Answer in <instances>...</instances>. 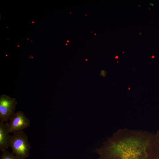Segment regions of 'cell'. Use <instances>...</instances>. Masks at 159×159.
Returning a JSON list of instances; mask_svg holds the SVG:
<instances>
[{"label":"cell","mask_w":159,"mask_h":159,"mask_svg":"<svg viewBox=\"0 0 159 159\" xmlns=\"http://www.w3.org/2000/svg\"><path fill=\"white\" fill-rule=\"evenodd\" d=\"M10 147L12 153L19 159H25L30 155L31 145L27 135L23 131L17 132L11 135Z\"/></svg>","instance_id":"1"},{"label":"cell","mask_w":159,"mask_h":159,"mask_svg":"<svg viewBox=\"0 0 159 159\" xmlns=\"http://www.w3.org/2000/svg\"><path fill=\"white\" fill-rule=\"evenodd\" d=\"M17 102L16 99L2 95L0 96V121L7 122L14 114Z\"/></svg>","instance_id":"2"},{"label":"cell","mask_w":159,"mask_h":159,"mask_svg":"<svg viewBox=\"0 0 159 159\" xmlns=\"http://www.w3.org/2000/svg\"><path fill=\"white\" fill-rule=\"evenodd\" d=\"M9 122V130L10 133L23 131L30 125L29 119L22 111L15 112L11 117Z\"/></svg>","instance_id":"3"},{"label":"cell","mask_w":159,"mask_h":159,"mask_svg":"<svg viewBox=\"0 0 159 159\" xmlns=\"http://www.w3.org/2000/svg\"><path fill=\"white\" fill-rule=\"evenodd\" d=\"M9 130V123L0 121V150L2 152L10 147L11 137Z\"/></svg>","instance_id":"4"},{"label":"cell","mask_w":159,"mask_h":159,"mask_svg":"<svg viewBox=\"0 0 159 159\" xmlns=\"http://www.w3.org/2000/svg\"><path fill=\"white\" fill-rule=\"evenodd\" d=\"M0 159H19L12 153L8 150L3 151L0 156Z\"/></svg>","instance_id":"5"},{"label":"cell","mask_w":159,"mask_h":159,"mask_svg":"<svg viewBox=\"0 0 159 159\" xmlns=\"http://www.w3.org/2000/svg\"><path fill=\"white\" fill-rule=\"evenodd\" d=\"M155 137L158 143L159 144V130H158L157 132Z\"/></svg>","instance_id":"6"},{"label":"cell","mask_w":159,"mask_h":159,"mask_svg":"<svg viewBox=\"0 0 159 159\" xmlns=\"http://www.w3.org/2000/svg\"><path fill=\"white\" fill-rule=\"evenodd\" d=\"M105 72L104 70H102L101 71V75L102 76H105Z\"/></svg>","instance_id":"7"},{"label":"cell","mask_w":159,"mask_h":159,"mask_svg":"<svg viewBox=\"0 0 159 159\" xmlns=\"http://www.w3.org/2000/svg\"></svg>","instance_id":"8"}]
</instances>
